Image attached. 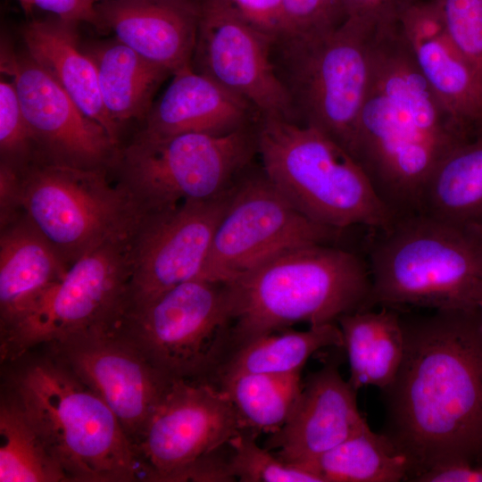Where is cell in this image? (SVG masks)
<instances>
[{"mask_svg":"<svg viewBox=\"0 0 482 482\" xmlns=\"http://www.w3.org/2000/svg\"><path fill=\"white\" fill-rule=\"evenodd\" d=\"M403 354L380 389V431L407 464V480L450 464L482 461L480 308L419 315L398 309Z\"/></svg>","mask_w":482,"mask_h":482,"instance_id":"cell-1","label":"cell"},{"mask_svg":"<svg viewBox=\"0 0 482 482\" xmlns=\"http://www.w3.org/2000/svg\"><path fill=\"white\" fill-rule=\"evenodd\" d=\"M469 138L422 75L396 20L377 24L353 155L395 219L419 212L434 170Z\"/></svg>","mask_w":482,"mask_h":482,"instance_id":"cell-2","label":"cell"},{"mask_svg":"<svg viewBox=\"0 0 482 482\" xmlns=\"http://www.w3.org/2000/svg\"><path fill=\"white\" fill-rule=\"evenodd\" d=\"M12 387L13 399L69 481H146L145 469L113 411L52 353L16 372Z\"/></svg>","mask_w":482,"mask_h":482,"instance_id":"cell-3","label":"cell"},{"mask_svg":"<svg viewBox=\"0 0 482 482\" xmlns=\"http://www.w3.org/2000/svg\"><path fill=\"white\" fill-rule=\"evenodd\" d=\"M229 285L232 350L296 323L335 322L346 313L367 310L371 291L366 261L332 244L290 249Z\"/></svg>","mask_w":482,"mask_h":482,"instance_id":"cell-4","label":"cell"},{"mask_svg":"<svg viewBox=\"0 0 482 482\" xmlns=\"http://www.w3.org/2000/svg\"><path fill=\"white\" fill-rule=\"evenodd\" d=\"M368 309H475L482 303V237L422 213L374 230Z\"/></svg>","mask_w":482,"mask_h":482,"instance_id":"cell-5","label":"cell"},{"mask_svg":"<svg viewBox=\"0 0 482 482\" xmlns=\"http://www.w3.org/2000/svg\"><path fill=\"white\" fill-rule=\"evenodd\" d=\"M257 154L273 186L319 224L374 231L395 220L356 159L313 127L260 116Z\"/></svg>","mask_w":482,"mask_h":482,"instance_id":"cell-6","label":"cell"},{"mask_svg":"<svg viewBox=\"0 0 482 482\" xmlns=\"http://www.w3.org/2000/svg\"><path fill=\"white\" fill-rule=\"evenodd\" d=\"M377 24L346 18L324 30L280 34L271 44L294 121L319 129L352 155Z\"/></svg>","mask_w":482,"mask_h":482,"instance_id":"cell-7","label":"cell"},{"mask_svg":"<svg viewBox=\"0 0 482 482\" xmlns=\"http://www.w3.org/2000/svg\"><path fill=\"white\" fill-rule=\"evenodd\" d=\"M257 154V128L225 135L142 130L118 150L112 166L117 185L142 215L188 200L216 197L238 180Z\"/></svg>","mask_w":482,"mask_h":482,"instance_id":"cell-8","label":"cell"},{"mask_svg":"<svg viewBox=\"0 0 482 482\" xmlns=\"http://www.w3.org/2000/svg\"><path fill=\"white\" fill-rule=\"evenodd\" d=\"M16 202L69 266L108 241L130 237L142 217L106 170L45 161L17 171Z\"/></svg>","mask_w":482,"mask_h":482,"instance_id":"cell-9","label":"cell"},{"mask_svg":"<svg viewBox=\"0 0 482 482\" xmlns=\"http://www.w3.org/2000/svg\"><path fill=\"white\" fill-rule=\"evenodd\" d=\"M229 283H181L125 313L119 330L170 379L212 381L232 350Z\"/></svg>","mask_w":482,"mask_h":482,"instance_id":"cell-10","label":"cell"},{"mask_svg":"<svg viewBox=\"0 0 482 482\" xmlns=\"http://www.w3.org/2000/svg\"><path fill=\"white\" fill-rule=\"evenodd\" d=\"M131 237L108 241L73 262L16 323L0 333L1 359L16 361L40 345L117 328L127 309Z\"/></svg>","mask_w":482,"mask_h":482,"instance_id":"cell-11","label":"cell"},{"mask_svg":"<svg viewBox=\"0 0 482 482\" xmlns=\"http://www.w3.org/2000/svg\"><path fill=\"white\" fill-rule=\"evenodd\" d=\"M342 231L301 213L262 170L242 175L217 226L199 278L231 283L290 249L333 244Z\"/></svg>","mask_w":482,"mask_h":482,"instance_id":"cell-12","label":"cell"},{"mask_svg":"<svg viewBox=\"0 0 482 482\" xmlns=\"http://www.w3.org/2000/svg\"><path fill=\"white\" fill-rule=\"evenodd\" d=\"M228 395L202 379H171L136 451L146 481L176 482L199 459L228 445L240 431Z\"/></svg>","mask_w":482,"mask_h":482,"instance_id":"cell-13","label":"cell"},{"mask_svg":"<svg viewBox=\"0 0 482 482\" xmlns=\"http://www.w3.org/2000/svg\"><path fill=\"white\" fill-rule=\"evenodd\" d=\"M234 186L211 199L188 200L142 215L130 241L125 313L181 283L199 278Z\"/></svg>","mask_w":482,"mask_h":482,"instance_id":"cell-14","label":"cell"},{"mask_svg":"<svg viewBox=\"0 0 482 482\" xmlns=\"http://www.w3.org/2000/svg\"><path fill=\"white\" fill-rule=\"evenodd\" d=\"M47 347L104 401L136 448L171 379L118 327L83 333Z\"/></svg>","mask_w":482,"mask_h":482,"instance_id":"cell-15","label":"cell"},{"mask_svg":"<svg viewBox=\"0 0 482 482\" xmlns=\"http://www.w3.org/2000/svg\"><path fill=\"white\" fill-rule=\"evenodd\" d=\"M271 44L270 37L218 0H199L193 55L196 71L248 101L261 116L294 121L288 95L272 62Z\"/></svg>","mask_w":482,"mask_h":482,"instance_id":"cell-16","label":"cell"},{"mask_svg":"<svg viewBox=\"0 0 482 482\" xmlns=\"http://www.w3.org/2000/svg\"><path fill=\"white\" fill-rule=\"evenodd\" d=\"M12 77L38 161L84 169L111 167L118 145L29 54L2 61Z\"/></svg>","mask_w":482,"mask_h":482,"instance_id":"cell-17","label":"cell"},{"mask_svg":"<svg viewBox=\"0 0 482 482\" xmlns=\"http://www.w3.org/2000/svg\"><path fill=\"white\" fill-rule=\"evenodd\" d=\"M356 394L341 376L338 362L325 363L309 374L289 419L269 435L263 447L281 461L308 470L321 454L368 424L358 410Z\"/></svg>","mask_w":482,"mask_h":482,"instance_id":"cell-18","label":"cell"},{"mask_svg":"<svg viewBox=\"0 0 482 482\" xmlns=\"http://www.w3.org/2000/svg\"><path fill=\"white\" fill-rule=\"evenodd\" d=\"M422 75L467 135L482 130V73L448 35L436 0H411L396 17Z\"/></svg>","mask_w":482,"mask_h":482,"instance_id":"cell-19","label":"cell"},{"mask_svg":"<svg viewBox=\"0 0 482 482\" xmlns=\"http://www.w3.org/2000/svg\"><path fill=\"white\" fill-rule=\"evenodd\" d=\"M95 11L96 27L171 74L191 66L199 0H108Z\"/></svg>","mask_w":482,"mask_h":482,"instance_id":"cell-20","label":"cell"},{"mask_svg":"<svg viewBox=\"0 0 482 482\" xmlns=\"http://www.w3.org/2000/svg\"><path fill=\"white\" fill-rule=\"evenodd\" d=\"M173 75L146 116L144 131L225 135L251 125L253 112L259 113L248 101L191 66Z\"/></svg>","mask_w":482,"mask_h":482,"instance_id":"cell-21","label":"cell"},{"mask_svg":"<svg viewBox=\"0 0 482 482\" xmlns=\"http://www.w3.org/2000/svg\"><path fill=\"white\" fill-rule=\"evenodd\" d=\"M69 267L22 213L2 224L0 333L16 323Z\"/></svg>","mask_w":482,"mask_h":482,"instance_id":"cell-22","label":"cell"},{"mask_svg":"<svg viewBox=\"0 0 482 482\" xmlns=\"http://www.w3.org/2000/svg\"><path fill=\"white\" fill-rule=\"evenodd\" d=\"M77 23L53 16L33 20L22 35L28 54L42 67L89 118L118 145L119 127L108 114L100 92L96 68L78 43Z\"/></svg>","mask_w":482,"mask_h":482,"instance_id":"cell-23","label":"cell"},{"mask_svg":"<svg viewBox=\"0 0 482 482\" xmlns=\"http://www.w3.org/2000/svg\"><path fill=\"white\" fill-rule=\"evenodd\" d=\"M418 213L482 237V130L436 166L424 187Z\"/></svg>","mask_w":482,"mask_h":482,"instance_id":"cell-24","label":"cell"},{"mask_svg":"<svg viewBox=\"0 0 482 482\" xmlns=\"http://www.w3.org/2000/svg\"><path fill=\"white\" fill-rule=\"evenodd\" d=\"M346 351L350 378L357 391L365 386L382 389L395 378L403 354V333L398 309L361 310L337 320Z\"/></svg>","mask_w":482,"mask_h":482,"instance_id":"cell-25","label":"cell"},{"mask_svg":"<svg viewBox=\"0 0 482 482\" xmlns=\"http://www.w3.org/2000/svg\"><path fill=\"white\" fill-rule=\"evenodd\" d=\"M85 51L96 68L102 99L112 120L120 126L146 118L154 95L170 71L116 38Z\"/></svg>","mask_w":482,"mask_h":482,"instance_id":"cell-26","label":"cell"},{"mask_svg":"<svg viewBox=\"0 0 482 482\" xmlns=\"http://www.w3.org/2000/svg\"><path fill=\"white\" fill-rule=\"evenodd\" d=\"M325 347H344L341 329L335 322L310 326L307 330L266 334L231 351L216 373H301L308 359Z\"/></svg>","mask_w":482,"mask_h":482,"instance_id":"cell-27","label":"cell"},{"mask_svg":"<svg viewBox=\"0 0 482 482\" xmlns=\"http://www.w3.org/2000/svg\"><path fill=\"white\" fill-rule=\"evenodd\" d=\"M230 399L241 430L272 434L289 419L299 398L301 373H237L214 382Z\"/></svg>","mask_w":482,"mask_h":482,"instance_id":"cell-28","label":"cell"},{"mask_svg":"<svg viewBox=\"0 0 482 482\" xmlns=\"http://www.w3.org/2000/svg\"><path fill=\"white\" fill-rule=\"evenodd\" d=\"M308 470L323 482H398L408 478L404 458L368 424L321 454Z\"/></svg>","mask_w":482,"mask_h":482,"instance_id":"cell-29","label":"cell"},{"mask_svg":"<svg viewBox=\"0 0 482 482\" xmlns=\"http://www.w3.org/2000/svg\"><path fill=\"white\" fill-rule=\"evenodd\" d=\"M66 474L12 398L0 404V482H63Z\"/></svg>","mask_w":482,"mask_h":482,"instance_id":"cell-30","label":"cell"},{"mask_svg":"<svg viewBox=\"0 0 482 482\" xmlns=\"http://www.w3.org/2000/svg\"><path fill=\"white\" fill-rule=\"evenodd\" d=\"M258 436L240 430L228 443L229 467L241 482H323L315 473L281 461L256 443Z\"/></svg>","mask_w":482,"mask_h":482,"instance_id":"cell-31","label":"cell"},{"mask_svg":"<svg viewBox=\"0 0 482 482\" xmlns=\"http://www.w3.org/2000/svg\"><path fill=\"white\" fill-rule=\"evenodd\" d=\"M1 162L21 170L38 161L35 141L13 80L0 81Z\"/></svg>","mask_w":482,"mask_h":482,"instance_id":"cell-32","label":"cell"},{"mask_svg":"<svg viewBox=\"0 0 482 482\" xmlns=\"http://www.w3.org/2000/svg\"><path fill=\"white\" fill-rule=\"evenodd\" d=\"M448 35L482 73V0H436Z\"/></svg>","mask_w":482,"mask_h":482,"instance_id":"cell-33","label":"cell"},{"mask_svg":"<svg viewBox=\"0 0 482 482\" xmlns=\"http://www.w3.org/2000/svg\"><path fill=\"white\" fill-rule=\"evenodd\" d=\"M345 19L341 0H284L280 34L324 30L340 25Z\"/></svg>","mask_w":482,"mask_h":482,"instance_id":"cell-34","label":"cell"},{"mask_svg":"<svg viewBox=\"0 0 482 482\" xmlns=\"http://www.w3.org/2000/svg\"><path fill=\"white\" fill-rule=\"evenodd\" d=\"M243 21L270 37L284 26V0H218Z\"/></svg>","mask_w":482,"mask_h":482,"instance_id":"cell-35","label":"cell"},{"mask_svg":"<svg viewBox=\"0 0 482 482\" xmlns=\"http://www.w3.org/2000/svg\"><path fill=\"white\" fill-rule=\"evenodd\" d=\"M411 0H341L345 18L375 23L392 21Z\"/></svg>","mask_w":482,"mask_h":482,"instance_id":"cell-36","label":"cell"},{"mask_svg":"<svg viewBox=\"0 0 482 482\" xmlns=\"http://www.w3.org/2000/svg\"><path fill=\"white\" fill-rule=\"evenodd\" d=\"M35 8L62 20L97 25L95 5L90 0H34Z\"/></svg>","mask_w":482,"mask_h":482,"instance_id":"cell-37","label":"cell"},{"mask_svg":"<svg viewBox=\"0 0 482 482\" xmlns=\"http://www.w3.org/2000/svg\"><path fill=\"white\" fill-rule=\"evenodd\" d=\"M418 482H482V463L450 464L433 468L417 477Z\"/></svg>","mask_w":482,"mask_h":482,"instance_id":"cell-38","label":"cell"},{"mask_svg":"<svg viewBox=\"0 0 482 482\" xmlns=\"http://www.w3.org/2000/svg\"><path fill=\"white\" fill-rule=\"evenodd\" d=\"M26 14H30L35 8L34 0H16Z\"/></svg>","mask_w":482,"mask_h":482,"instance_id":"cell-39","label":"cell"},{"mask_svg":"<svg viewBox=\"0 0 482 482\" xmlns=\"http://www.w3.org/2000/svg\"><path fill=\"white\" fill-rule=\"evenodd\" d=\"M92 2V4L95 5L97 3H100V2H104V1H108V0H90Z\"/></svg>","mask_w":482,"mask_h":482,"instance_id":"cell-40","label":"cell"},{"mask_svg":"<svg viewBox=\"0 0 482 482\" xmlns=\"http://www.w3.org/2000/svg\"><path fill=\"white\" fill-rule=\"evenodd\" d=\"M479 308H480V312H481V316H482V303H480V306H479Z\"/></svg>","mask_w":482,"mask_h":482,"instance_id":"cell-41","label":"cell"}]
</instances>
